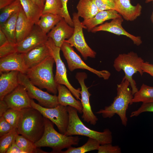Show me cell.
<instances>
[{
    "mask_svg": "<svg viewBox=\"0 0 153 153\" xmlns=\"http://www.w3.org/2000/svg\"><path fill=\"white\" fill-rule=\"evenodd\" d=\"M92 0L99 11L110 9L115 10L114 0Z\"/></svg>",
    "mask_w": 153,
    "mask_h": 153,
    "instance_id": "obj_36",
    "label": "cell"
},
{
    "mask_svg": "<svg viewBox=\"0 0 153 153\" xmlns=\"http://www.w3.org/2000/svg\"><path fill=\"white\" fill-rule=\"evenodd\" d=\"M3 100L9 108L21 110L32 107L31 99L25 88L20 84L6 95Z\"/></svg>",
    "mask_w": 153,
    "mask_h": 153,
    "instance_id": "obj_13",
    "label": "cell"
},
{
    "mask_svg": "<svg viewBox=\"0 0 153 153\" xmlns=\"http://www.w3.org/2000/svg\"><path fill=\"white\" fill-rule=\"evenodd\" d=\"M45 0H41L42 2L44 4L45 1Z\"/></svg>",
    "mask_w": 153,
    "mask_h": 153,
    "instance_id": "obj_49",
    "label": "cell"
},
{
    "mask_svg": "<svg viewBox=\"0 0 153 153\" xmlns=\"http://www.w3.org/2000/svg\"><path fill=\"white\" fill-rule=\"evenodd\" d=\"M44 128V117L38 110L32 107L21 110L17 128L19 134L35 143L42 136Z\"/></svg>",
    "mask_w": 153,
    "mask_h": 153,
    "instance_id": "obj_3",
    "label": "cell"
},
{
    "mask_svg": "<svg viewBox=\"0 0 153 153\" xmlns=\"http://www.w3.org/2000/svg\"><path fill=\"white\" fill-rule=\"evenodd\" d=\"M120 17V15L114 10H102L99 11L92 18L84 20L82 23L88 31L90 32L94 27L103 24L107 20Z\"/></svg>",
    "mask_w": 153,
    "mask_h": 153,
    "instance_id": "obj_23",
    "label": "cell"
},
{
    "mask_svg": "<svg viewBox=\"0 0 153 153\" xmlns=\"http://www.w3.org/2000/svg\"><path fill=\"white\" fill-rule=\"evenodd\" d=\"M27 18L35 24L42 14L43 8L32 0H19Z\"/></svg>",
    "mask_w": 153,
    "mask_h": 153,
    "instance_id": "obj_25",
    "label": "cell"
},
{
    "mask_svg": "<svg viewBox=\"0 0 153 153\" xmlns=\"http://www.w3.org/2000/svg\"><path fill=\"white\" fill-rule=\"evenodd\" d=\"M57 90L59 104L65 106L73 107L76 109L79 113H82V107L81 102L75 99L67 87L64 85L58 84Z\"/></svg>",
    "mask_w": 153,
    "mask_h": 153,
    "instance_id": "obj_22",
    "label": "cell"
},
{
    "mask_svg": "<svg viewBox=\"0 0 153 153\" xmlns=\"http://www.w3.org/2000/svg\"><path fill=\"white\" fill-rule=\"evenodd\" d=\"M8 42L6 35L0 29V46L6 44Z\"/></svg>",
    "mask_w": 153,
    "mask_h": 153,
    "instance_id": "obj_44",
    "label": "cell"
},
{
    "mask_svg": "<svg viewBox=\"0 0 153 153\" xmlns=\"http://www.w3.org/2000/svg\"><path fill=\"white\" fill-rule=\"evenodd\" d=\"M15 141L17 145L25 153H48L38 148L35 143L22 135H18Z\"/></svg>",
    "mask_w": 153,
    "mask_h": 153,
    "instance_id": "obj_29",
    "label": "cell"
},
{
    "mask_svg": "<svg viewBox=\"0 0 153 153\" xmlns=\"http://www.w3.org/2000/svg\"><path fill=\"white\" fill-rule=\"evenodd\" d=\"M17 44L8 42L0 46V58H3L18 52Z\"/></svg>",
    "mask_w": 153,
    "mask_h": 153,
    "instance_id": "obj_35",
    "label": "cell"
},
{
    "mask_svg": "<svg viewBox=\"0 0 153 153\" xmlns=\"http://www.w3.org/2000/svg\"><path fill=\"white\" fill-rule=\"evenodd\" d=\"M32 107L39 111L43 116L49 120L57 127L60 132L64 134L68 124L69 115L67 107L59 104L52 108L43 107L31 100Z\"/></svg>",
    "mask_w": 153,
    "mask_h": 153,
    "instance_id": "obj_7",
    "label": "cell"
},
{
    "mask_svg": "<svg viewBox=\"0 0 153 153\" xmlns=\"http://www.w3.org/2000/svg\"><path fill=\"white\" fill-rule=\"evenodd\" d=\"M54 63L52 55L38 65L27 69L25 74L34 85L40 89H45L56 95L58 92V85L55 82L53 73Z\"/></svg>",
    "mask_w": 153,
    "mask_h": 153,
    "instance_id": "obj_4",
    "label": "cell"
},
{
    "mask_svg": "<svg viewBox=\"0 0 153 153\" xmlns=\"http://www.w3.org/2000/svg\"><path fill=\"white\" fill-rule=\"evenodd\" d=\"M141 68L143 73H148L153 77V65L147 62H143L141 64Z\"/></svg>",
    "mask_w": 153,
    "mask_h": 153,
    "instance_id": "obj_41",
    "label": "cell"
},
{
    "mask_svg": "<svg viewBox=\"0 0 153 153\" xmlns=\"http://www.w3.org/2000/svg\"><path fill=\"white\" fill-rule=\"evenodd\" d=\"M51 55L50 50L46 43L24 53L23 58L28 69L38 65Z\"/></svg>",
    "mask_w": 153,
    "mask_h": 153,
    "instance_id": "obj_17",
    "label": "cell"
},
{
    "mask_svg": "<svg viewBox=\"0 0 153 153\" xmlns=\"http://www.w3.org/2000/svg\"><path fill=\"white\" fill-rule=\"evenodd\" d=\"M67 107L69 120L67 129L64 135L67 136L76 135L86 136L97 140L101 145L112 143V133L109 129H106L103 132H99L89 128L80 119L76 109L69 106Z\"/></svg>",
    "mask_w": 153,
    "mask_h": 153,
    "instance_id": "obj_5",
    "label": "cell"
},
{
    "mask_svg": "<svg viewBox=\"0 0 153 153\" xmlns=\"http://www.w3.org/2000/svg\"><path fill=\"white\" fill-rule=\"evenodd\" d=\"M19 72L12 71L0 73V100H3L20 84L18 78Z\"/></svg>",
    "mask_w": 153,
    "mask_h": 153,
    "instance_id": "obj_20",
    "label": "cell"
},
{
    "mask_svg": "<svg viewBox=\"0 0 153 153\" xmlns=\"http://www.w3.org/2000/svg\"><path fill=\"white\" fill-rule=\"evenodd\" d=\"M19 134L17 128H14L8 133L0 137V153H6L8 148Z\"/></svg>",
    "mask_w": 153,
    "mask_h": 153,
    "instance_id": "obj_33",
    "label": "cell"
},
{
    "mask_svg": "<svg viewBox=\"0 0 153 153\" xmlns=\"http://www.w3.org/2000/svg\"><path fill=\"white\" fill-rule=\"evenodd\" d=\"M143 62L142 58L133 51L119 54L114 62L113 66L116 71L119 72L122 70L124 71L125 75L123 79H127L129 82L133 95L138 90L132 76L137 72L143 75V72L141 65Z\"/></svg>",
    "mask_w": 153,
    "mask_h": 153,
    "instance_id": "obj_6",
    "label": "cell"
},
{
    "mask_svg": "<svg viewBox=\"0 0 153 153\" xmlns=\"http://www.w3.org/2000/svg\"><path fill=\"white\" fill-rule=\"evenodd\" d=\"M23 54L17 52L0 58V73L12 71H16L26 74L27 69L25 64Z\"/></svg>",
    "mask_w": 153,
    "mask_h": 153,
    "instance_id": "obj_16",
    "label": "cell"
},
{
    "mask_svg": "<svg viewBox=\"0 0 153 153\" xmlns=\"http://www.w3.org/2000/svg\"><path fill=\"white\" fill-rule=\"evenodd\" d=\"M123 20L122 17L112 19L110 22H106L93 28L91 32L95 33L100 31L110 32L118 35L125 36L130 39L134 44L137 46L142 43L140 36H136L127 32L122 27V24Z\"/></svg>",
    "mask_w": 153,
    "mask_h": 153,
    "instance_id": "obj_15",
    "label": "cell"
},
{
    "mask_svg": "<svg viewBox=\"0 0 153 153\" xmlns=\"http://www.w3.org/2000/svg\"><path fill=\"white\" fill-rule=\"evenodd\" d=\"M15 141L8 148L6 153H25L17 145Z\"/></svg>",
    "mask_w": 153,
    "mask_h": 153,
    "instance_id": "obj_42",
    "label": "cell"
},
{
    "mask_svg": "<svg viewBox=\"0 0 153 153\" xmlns=\"http://www.w3.org/2000/svg\"><path fill=\"white\" fill-rule=\"evenodd\" d=\"M14 129L3 116L0 117V137L10 132Z\"/></svg>",
    "mask_w": 153,
    "mask_h": 153,
    "instance_id": "obj_39",
    "label": "cell"
},
{
    "mask_svg": "<svg viewBox=\"0 0 153 153\" xmlns=\"http://www.w3.org/2000/svg\"><path fill=\"white\" fill-rule=\"evenodd\" d=\"M129 85L128 80L123 79L121 82L117 85V95L112 103L96 113L101 114L104 118H110L116 114L120 117L122 124L126 126L128 121L126 111L129 105L133 103V95L131 90L129 87Z\"/></svg>",
    "mask_w": 153,
    "mask_h": 153,
    "instance_id": "obj_1",
    "label": "cell"
},
{
    "mask_svg": "<svg viewBox=\"0 0 153 153\" xmlns=\"http://www.w3.org/2000/svg\"><path fill=\"white\" fill-rule=\"evenodd\" d=\"M32 0L43 9L44 4L42 2L41 0Z\"/></svg>",
    "mask_w": 153,
    "mask_h": 153,
    "instance_id": "obj_46",
    "label": "cell"
},
{
    "mask_svg": "<svg viewBox=\"0 0 153 153\" xmlns=\"http://www.w3.org/2000/svg\"><path fill=\"white\" fill-rule=\"evenodd\" d=\"M18 78L20 84L25 88L30 98L36 100L41 106L52 108L59 104L56 95H51L37 88L31 82L25 74L19 72Z\"/></svg>",
    "mask_w": 153,
    "mask_h": 153,
    "instance_id": "obj_9",
    "label": "cell"
},
{
    "mask_svg": "<svg viewBox=\"0 0 153 153\" xmlns=\"http://www.w3.org/2000/svg\"><path fill=\"white\" fill-rule=\"evenodd\" d=\"M98 153H121V149L118 146H113L111 143L100 145L98 149Z\"/></svg>",
    "mask_w": 153,
    "mask_h": 153,
    "instance_id": "obj_37",
    "label": "cell"
},
{
    "mask_svg": "<svg viewBox=\"0 0 153 153\" xmlns=\"http://www.w3.org/2000/svg\"><path fill=\"white\" fill-rule=\"evenodd\" d=\"M75 77L80 84L81 87V102L82 107V118L84 121L95 125L98 119L93 113L90 105V98L91 94L88 91V88L84 83V80L87 78V75L85 72H78Z\"/></svg>",
    "mask_w": 153,
    "mask_h": 153,
    "instance_id": "obj_12",
    "label": "cell"
},
{
    "mask_svg": "<svg viewBox=\"0 0 153 153\" xmlns=\"http://www.w3.org/2000/svg\"><path fill=\"white\" fill-rule=\"evenodd\" d=\"M151 20L152 21V22L153 24V11L152 12L151 16Z\"/></svg>",
    "mask_w": 153,
    "mask_h": 153,
    "instance_id": "obj_47",
    "label": "cell"
},
{
    "mask_svg": "<svg viewBox=\"0 0 153 153\" xmlns=\"http://www.w3.org/2000/svg\"><path fill=\"white\" fill-rule=\"evenodd\" d=\"M9 108L4 100H0V117Z\"/></svg>",
    "mask_w": 153,
    "mask_h": 153,
    "instance_id": "obj_43",
    "label": "cell"
},
{
    "mask_svg": "<svg viewBox=\"0 0 153 153\" xmlns=\"http://www.w3.org/2000/svg\"><path fill=\"white\" fill-rule=\"evenodd\" d=\"M16 0H0V9L12 4Z\"/></svg>",
    "mask_w": 153,
    "mask_h": 153,
    "instance_id": "obj_45",
    "label": "cell"
},
{
    "mask_svg": "<svg viewBox=\"0 0 153 153\" xmlns=\"http://www.w3.org/2000/svg\"><path fill=\"white\" fill-rule=\"evenodd\" d=\"M153 112V102L143 103L137 109L131 112L130 117L137 116L143 112Z\"/></svg>",
    "mask_w": 153,
    "mask_h": 153,
    "instance_id": "obj_38",
    "label": "cell"
},
{
    "mask_svg": "<svg viewBox=\"0 0 153 153\" xmlns=\"http://www.w3.org/2000/svg\"><path fill=\"white\" fill-rule=\"evenodd\" d=\"M151 1L153 2V0H146L145 3H148Z\"/></svg>",
    "mask_w": 153,
    "mask_h": 153,
    "instance_id": "obj_48",
    "label": "cell"
},
{
    "mask_svg": "<svg viewBox=\"0 0 153 153\" xmlns=\"http://www.w3.org/2000/svg\"><path fill=\"white\" fill-rule=\"evenodd\" d=\"M19 0H16L10 5L1 10L0 25L4 23L14 13L19 12L22 8Z\"/></svg>",
    "mask_w": 153,
    "mask_h": 153,
    "instance_id": "obj_31",
    "label": "cell"
},
{
    "mask_svg": "<svg viewBox=\"0 0 153 153\" xmlns=\"http://www.w3.org/2000/svg\"><path fill=\"white\" fill-rule=\"evenodd\" d=\"M74 31V27L70 26L63 18L47 34L56 46L60 48L66 39L72 36Z\"/></svg>",
    "mask_w": 153,
    "mask_h": 153,
    "instance_id": "obj_18",
    "label": "cell"
},
{
    "mask_svg": "<svg viewBox=\"0 0 153 153\" xmlns=\"http://www.w3.org/2000/svg\"><path fill=\"white\" fill-rule=\"evenodd\" d=\"M61 0L63 6L62 16L70 26L73 27V22L67 9V4L68 0Z\"/></svg>",
    "mask_w": 153,
    "mask_h": 153,
    "instance_id": "obj_40",
    "label": "cell"
},
{
    "mask_svg": "<svg viewBox=\"0 0 153 153\" xmlns=\"http://www.w3.org/2000/svg\"><path fill=\"white\" fill-rule=\"evenodd\" d=\"M35 24L27 18L22 7L19 12L16 25V36L17 44L29 35Z\"/></svg>",
    "mask_w": 153,
    "mask_h": 153,
    "instance_id": "obj_21",
    "label": "cell"
},
{
    "mask_svg": "<svg viewBox=\"0 0 153 153\" xmlns=\"http://www.w3.org/2000/svg\"><path fill=\"white\" fill-rule=\"evenodd\" d=\"M63 7L61 0H45L42 14L50 13L62 16Z\"/></svg>",
    "mask_w": 153,
    "mask_h": 153,
    "instance_id": "obj_32",
    "label": "cell"
},
{
    "mask_svg": "<svg viewBox=\"0 0 153 153\" xmlns=\"http://www.w3.org/2000/svg\"><path fill=\"white\" fill-rule=\"evenodd\" d=\"M48 37L37 24H35L29 35L23 40L17 44L18 52L25 53L33 48L44 43Z\"/></svg>",
    "mask_w": 153,
    "mask_h": 153,
    "instance_id": "obj_14",
    "label": "cell"
},
{
    "mask_svg": "<svg viewBox=\"0 0 153 153\" xmlns=\"http://www.w3.org/2000/svg\"><path fill=\"white\" fill-rule=\"evenodd\" d=\"M46 44L50 50L56 64V70L54 76L55 82L57 85L61 84L65 86L77 100H80L81 89H76L74 88L68 79L66 67L60 56V48L56 46L50 38H48Z\"/></svg>",
    "mask_w": 153,
    "mask_h": 153,
    "instance_id": "obj_8",
    "label": "cell"
},
{
    "mask_svg": "<svg viewBox=\"0 0 153 153\" xmlns=\"http://www.w3.org/2000/svg\"><path fill=\"white\" fill-rule=\"evenodd\" d=\"M115 10L126 20L133 21L139 16L142 7L139 3L132 5L130 0H114Z\"/></svg>",
    "mask_w": 153,
    "mask_h": 153,
    "instance_id": "obj_19",
    "label": "cell"
},
{
    "mask_svg": "<svg viewBox=\"0 0 153 153\" xmlns=\"http://www.w3.org/2000/svg\"><path fill=\"white\" fill-rule=\"evenodd\" d=\"M44 123L43 135L35 143L37 147H49L52 149L51 153H61L63 149L78 145L80 140L78 136H67L58 132L54 128V123L45 117Z\"/></svg>",
    "mask_w": 153,
    "mask_h": 153,
    "instance_id": "obj_2",
    "label": "cell"
},
{
    "mask_svg": "<svg viewBox=\"0 0 153 153\" xmlns=\"http://www.w3.org/2000/svg\"><path fill=\"white\" fill-rule=\"evenodd\" d=\"M21 116V110L9 108L3 116L14 128H18Z\"/></svg>",
    "mask_w": 153,
    "mask_h": 153,
    "instance_id": "obj_34",
    "label": "cell"
},
{
    "mask_svg": "<svg viewBox=\"0 0 153 153\" xmlns=\"http://www.w3.org/2000/svg\"><path fill=\"white\" fill-rule=\"evenodd\" d=\"M100 145L97 140L88 137L87 142L81 146L78 147L71 146L65 151H62L61 153H84L92 150H98Z\"/></svg>",
    "mask_w": 153,
    "mask_h": 153,
    "instance_id": "obj_30",
    "label": "cell"
},
{
    "mask_svg": "<svg viewBox=\"0 0 153 153\" xmlns=\"http://www.w3.org/2000/svg\"><path fill=\"white\" fill-rule=\"evenodd\" d=\"M76 9L78 15L84 20L92 18L100 11L92 0H79Z\"/></svg>",
    "mask_w": 153,
    "mask_h": 153,
    "instance_id": "obj_24",
    "label": "cell"
},
{
    "mask_svg": "<svg viewBox=\"0 0 153 153\" xmlns=\"http://www.w3.org/2000/svg\"><path fill=\"white\" fill-rule=\"evenodd\" d=\"M63 18L60 15L52 13L43 14L36 24L47 34Z\"/></svg>",
    "mask_w": 153,
    "mask_h": 153,
    "instance_id": "obj_26",
    "label": "cell"
},
{
    "mask_svg": "<svg viewBox=\"0 0 153 153\" xmlns=\"http://www.w3.org/2000/svg\"><path fill=\"white\" fill-rule=\"evenodd\" d=\"M132 101L133 103L153 102V87L143 84L140 89L133 95Z\"/></svg>",
    "mask_w": 153,
    "mask_h": 153,
    "instance_id": "obj_28",
    "label": "cell"
},
{
    "mask_svg": "<svg viewBox=\"0 0 153 153\" xmlns=\"http://www.w3.org/2000/svg\"><path fill=\"white\" fill-rule=\"evenodd\" d=\"M60 48L66 60L68 68L70 71H72L76 69H86L104 80H107L109 78L110 73L108 71H98L87 65L69 43L64 41Z\"/></svg>",
    "mask_w": 153,
    "mask_h": 153,
    "instance_id": "obj_10",
    "label": "cell"
},
{
    "mask_svg": "<svg viewBox=\"0 0 153 153\" xmlns=\"http://www.w3.org/2000/svg\"><path fill=\"white\" fill-rule=\"evenodd\" d=\"M20 11L14 14L4 23L0 25V29L5 34L9 42L16 44H17L16 25Z\"/></svg>",
    "mask_w": 153,
    "mask_h": 153,
    "instance_id": "obj_27",
    "label": "cell"
},
{
    "mask_svg": "<svg viewBox=\"0 0 153 153\" xmlns=\"http://www.w3.org/2000/svg\"><path fill=\"white\" fill-rule=\"evenodd\" d=\"M79 17L77 13H73L72 20L74 24V31L72 36L68 39L64 41L74 46L82 55L84 59L88 57L94 58L96 54L86 43L85 39L83 29H86L79 19Z\"/></svg>",
    "mask_w": 153,
    "mask_h": 153,
    "instance_id": "obj_11",
    "label": "cell"
}]
</instances>
